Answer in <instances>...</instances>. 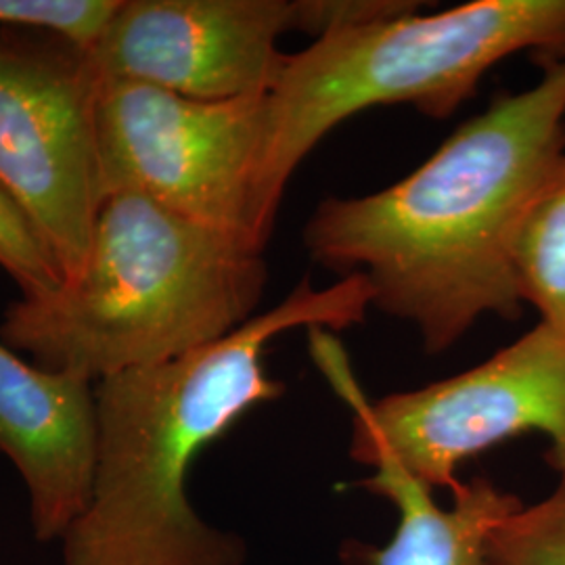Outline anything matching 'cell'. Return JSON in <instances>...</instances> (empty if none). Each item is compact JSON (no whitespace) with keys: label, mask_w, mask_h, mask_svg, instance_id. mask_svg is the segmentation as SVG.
Returning a JSON list of instances; mask_svg holds the SVG:
<instances>
[{"label":"cell","mask_w":565,"mask_h":565,"mask_svg":"<svg viewBox=\"0 0 565 565\" xmlns=\"http://www.w3.org/2000/svg\"><path fill=\"white\" fill-rule=\"evenodd\" d=\"M513 275L522 303L565 338V156L525 210L513 245Z\"/></svg>","instance_id":"8fae6325"},{"label":"cell","mask_w":565,"mask_h":565,"mask_svg":"<svg viewBox=\"0 0 565 565\" xmlns=\"http://www.w3.org/2000/svg\"><path fill=\"white\" fill-rule=\"evenodd\" d=\"M371 306L363 275L323 289L306 279L216 342L97 382L93 492L61 539L63 565H243L242 539L191 505L189 469L247 411L281 396L264 369L268 343L302 327L364 323Z\"/></svg>","instance_id":"7a4b0ae2"},{"label":"cell","mask_w":565,"mask_h":565,"mask_svg":"<svg viewBox=\"0 0 565 565\" xmlns=\"http://www.w3.org/2000/svg\"><path fill=\"white\" fill-rule=\"evenodd\" d=\"M0 268L20 285L21 298H41L63 285L60 264L20 202L0 182Z\"/></svg>","instance_id":"4fadbf2b"},{"label":"cell","mask_w":565,"mask_h":565,"mask_svg":"<svg viewBox=\"0 0 565 565\" xmlns=\"http://www.w3.org/2000/svg\"><path fill=\"white\" fill-rule=\"evenodd\" d=\"M565 156V60L465 121L384 191L327 198L303 226L310 258L363 275L373 306L413 324L427 352L486 317L518 319L513 245L525 210Z\"/></svg>","instance_id":"6da1fadb"},{"label":"cell","mask_w":565,"mask_h":565,"mask_svg":"<svg viewBox=\"0 0 565 565\" xmlns=\"http://www.w3.org/2000/svg\"><path fill=\"white\" fill-rule=\"evenodd\" d=\"M492 565H565V484L534 505L518 507L490 534Z\"/></svg>","instance_id":"7c38bea8"},{"label":"cell","mask_w":565,"mask_h":565,"mask_svg":"<svg viewBox=\"0 0 565 565\" xmlns=\"http://www.w3.org/2000/svg\"><path fill=\"white\" fill-rule=\"evenodd\" d=\"M287 32H300V0H120L86 51L103 81L231 102L277 86Z\"/></svg>","instance_id":"ba28073f"},{"label":"cell","mask_w":565,"mask_h":565,"mask_svg":"<svg viewBox=\"0 0 565 565\" xmlns=\"http://www.w3.org/2000/svg\"><path fill=\"white\" fill-rule=\"evenodd\" d=\"M99 147L105 200L135 191L266 249L279 212L268 186V93L195 102L103 81Z\"/></svg>","instance_id":"8992f818"},{"label":"cell","mask_w":565,"mask_h":565,"mask_svg":"<svg viewBox=\"0 0 565 565\" xmlns=\"http://www.w3.org/2000/svg\"><path fill=\"white\" fill-rule=\"evenodd\" d=\"M103 78L86 49L32 30H0V182L39 228L63 279L78 273L105 186Z\"/></svg>","instance_id":"52a82bcc"},{"label":"cell","mask_w":565,"mask_h":565,"mask_svg":"<svg viewBox=\"0 0 565 565\" xmlns=\"http://www.w3.org/2000/svg\"><path fill=\"white\" fill-rule=\"evenodd\" d=\"M532 51L565 60V0H473L333 30L289 55L270 97L268 186L281 205L298 166L342 121L408 103L452 116L486 72Z\"/></svg>","instance_id":"277c9868"},{"label":"cell","mask_w":565,"mask_h":565,"mask_svg":"<svg viewBox=\"0 0 565 565\" xmlns=\"http://www.w3.org/2000/svg\"><path fill=\"white\" fill-rule=\"evenodd\" d=\"M359 463L375 469L363 486L394 505L398 524L385 545L350 546L356 565H492L490 534L522 505L488 478H473L455 490L452 505L440 507L431 488L384 450L364 455Z\"/></svg>","instance_id":"30bf717a"},{"label":"cell","mask_w":565,"mask_h":565,"mask_svg":"<svg viewBox=\"0 0 565 565\" xmlns=\"http://www.w3.org/2000/svg\"><path fill=\"white\" fill-rule=\"evenodd\" d=\"M266 281L260 247L120 191L103 202L78 273L11 303L0 340L97 384L233 333L256 317Z\"/></svg>","instance_id":"3957f363"},{"label":"cell","mask_w":565,"mask_h":565,"mask_svg":"<svg viewBox=\"0 0 565 565\" xmlns=\"http://www.w3.org/2000/svg\"><path fill=\"white\" fill-rule=\"evenodd\" d=\"M118 7L120 0H0V30L44 32L90 49Z\"/></svg>","instance_id":"5bb4252c"},{"label":"cell","mask_w":565,"mask_h":565,"mask_svg":"<svg viewBox=\"0 0 565 565\" xmlns=\"http://www.w3.org/2000/svg\"><path fill=\"white\" fill-rule=\"evenodd\" d=\"M0 455L25 486L34 536L61 543L93 492L95 382L28 363L0 340Z\"/></svg>","instance_id":"9c48e42d"},{"label":"cell","mask_w":565,"mask_h":565,"mask_svg":"<svg viewBox=\"0 0 565 565\" xmlns=\"http://www.w3.org/2000/svg\"><path fill=\"white\" fill-rule=\"evenodd\" d=\"M317 363L352 413L350 455H392L434 488L457 490L459 467L522 434H545L546 461L565 484V338L536 323L484 363L443 382L366 401L323 329H310Z\"/></svg>","instance_id":"5b68a950"}]
</instances>
